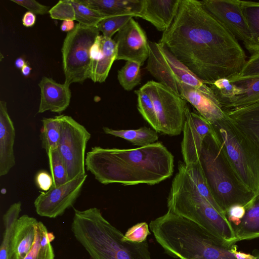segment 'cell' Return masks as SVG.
<instances>
[{"label":"cell","instance_id":"obj_40","mask_svg":"<svg viewBox=\"0 0 259 259\" xmlns=\"http://www.w3.org/2000/svg\"><path fill=\"white\" fill-rule=\"evenodd\" d=\"M150 234L147 223H138L127 230L123 240L134 243H142L146 241L147 237Z\"/></svg>","mask_w":259,"mask_h":259},{"label":"cell","instance_id":"obj_34","mask_svg":"<svg viewBox=\"0 0 259 259\" xmlns=\"http://www.w3.org/2000/svg\"><path fill=\"white\" fill-rule=\"evenodd\" d=\"M207 85L223 110L229 102L240 93V90L227 78L218 79Z\"/></svg>","mask_w":259,"mask_h":259},{"label":"cell","instance_id":"obj_13","mask_svg":"<svg viewBox=\"0 0 259 259\" xmlns=\"http://www.w3.org/2000/svg\"><path fill=\"white\" fill-rule=\"evenodd\" d=\"M204 8L244 45L250 39V32L240 0L201 1Z\"/></svg>","mask_w":259,"mask_h":259},{"label":"cell","instance_id":"obj_6","mask_svg":"<svg viewBox=\"0 0 259 259\" xmlns=\"http://www.w3.org/2000/svg\"><path fill=\"white\" fill-rule=\"evenodd\" d=\"M199 160L213 199L226 214L232 206H246L255 194L240 183L227 161L212 128L204 138Z\"/></svg>","mask_w":259,"mask_h":259},{"label":"cell","instance_id":"obj_47","mask_svg":"<svg viewBox=\"0 0 259 259\" xmlns=\"http://www.w3.org/2000/svg\"><path fill=\"white\" fill-rule=\"evenodd\" d=\"M31 67L27 62L25 65L21 69V72L23 76H28L30 74Z\"/></svg>","mask_w":259,"mask_h":259},{"label":"cell","instance_id":"obj_27","mask_svg":"<svg viewBox=\"0 0 259 259\" xmlns=\"http://www.w3.org/2000/svg\"><path fill=\"white\" fill-rule=\"evenodd\" d=\"M241 6L250 32V39L244 45L253 54L259 52V2L241 1Z\"/></svg>","mask_w":259,"mask_h":259},{"label":"cell","instance_id":"obj_30","mask_svg":"<svg viewBox=\"0 0 259 259\" xmlns=\"http://www.w3.org/2000/svg\"><path fill=\"white\" fill-rule=\"evenodd\" d=\"M21 211V202L18 201L11 204L3 215L5 231L1 245L0 259L8 258L11 239Z\"/></svg>","mask_w":259,"mask_h":259},{"label":"cell","instance_id":"obj_7","mask_svg":"<svg viewBox=\"0 0 259 259\" xmlns=\"http://www.w3.org/2000/svg\"><path fill=\"white\" fill-rule=\"evenodd\" d=\"M213 132L229 164L247 190L259 193V152L227 116L211 123Z\"/></svg>","mask_w":259,"mask_h":259},{"label":"cell","instance_id":"obj_33","mask_svg":"<svg viewBox=\"0 0 259 259\" xmlns=\"http://www.w3.org/2000/svg\"><path fill=\"white\" fill-rule=\"evenodd\" d=\"M70 2L74 9L75 20L81 25L97 26L101 21L108 17L89 7L81 0H70Z\"/></svg>","mask_w":259,"mask_h":259},{"label":"cell","instance_id":"obj_22","mask_svg":"<svg viewBox=\"0 0 259 259\" xmlns=\"http://www.w3.org/2000/svg\"><path fill=\"white\" fill-rule=\"evenodd\" d=\"M102 55L96 63L91 64L90 78L94 82H104L111 66L116 59L117 46L116 41L111 38L100 35Z\"/></svg>","mask_w":259,"mask_h":259},{"label":"cell","instance_id":"obj_35","mask_svg":"<svg viewBox=\"0 0 259 259\" xmlns=\"http://www.w3.org/2000/svg\"><path fill=\"white\" fill-rule=\"evenodd\" d=\"M51 175L53 179V187H58L69 181L65 163L58 149L47 153Z\"/></svg>","mask_w":259,"mask_h":259},{"label":"cell","instance_id":"obj_46","mask_svg":"<svg viewBox=\"0 0 259 259\" xmlns=\"http://www.w3.org/2000/svg\"><path fill=\"white\" fill-rule=\"evenodd\" d=\"M24 59L21 57L18 58L15 61V66L18 69H21L26 64Z\"/></svg>","mask_w":259,"mask_h":259},{"label":"cell","instance_id":"obj_20","mask_svg":"<svg viewBox=\"0 0 259 259\" xmlns=\"http://www.w3.org/2000/svg\"><path fill=\"white\" fill-rule=\"evenodd\" d=\"M225 112L229 119L259 152V102Z\"/></svg>","mask_w":259,"mask_h":259},{"label":"cell","instance_id":"obj_16","mask_svg":"<svg viewBox=\"0 0 259 259\" xmlns=\"http://www.w3.org/2000/svg\"><path fill=\"white\" fill-rule=\"evenodd\" d=\"M40 100L37 111L61 113L69 106L71 97L69 86L57 82L52 78L43 76L38 83Z\"/></svg>","mask_w":259,"mask_h":259},{"label":"cell","instance_id":"obj_36","mask_svg":"<svg viewBox=\"0 0 259 259\" xmlns=\"http://www.w3.org/2000/svg\"><path fill=\"white\" fill-rule=\"evenodd\" d=\"M136 17L134 14H126L108 16L101 21L97 25L99 31L103 35L111 38L118 32L133 17Z\"/></svg>","mask_w":259,"mask_h":259},{"label":"cell","instance_id":"obj_26","mask_svg":"<svg viewBox=\"0 0 259 259\" xmlns=\"http://www.w3.org/2000/svg\"><path fill=\"white\" fill-rule=\"evenodd\" d=\"M55 239L42 222L36 225L34 244L31 251L24 259H55V254L51 242Z\"/></svg>","mask_w":259,"mask_h":259},{"label":"cell","instance_id":"obj_18","mask_svg":"<svg viewBox=\"0 0 259 259\" xmlns=\"http://www.w3.org/2000/svg\"><path fill=\"white\" fill-rule=\"evenodd\" d=\"M181 0H142L137 17L151 23L160 31H165L173 22Z\"/></svg>","mask_w":259,"mask_h":259},{"label":"cell","instance_id":"obj_42","mask_svg":"<svg viewBox=\"0 0 259 259\" xmlns=\"http://www.w3.org/2000/svg\"><path fill=\"white\" fill-rule=\"evenodd\" d=\"M245 212V206L239 204L233 205L227 210L226 217L233 228L239 224Z\"/></svg>","mask_w":259,"mask_h":259},{"label":"cell","instance_id":"obj_31","mask_svg":"<svg viewBox=\"0 0 259 259\" xmlns=\"http://www.w3.org/2000/svg\"><path fill=\"white\" fill-rule=\"evenodd\" d=\"M186 171L199 193L203 196L220 213L226 216L224 212L217 204L207 184L200 160L197 163L186 165Z\"/></svg>","mask_w":259,"mask_h":259},{"label":"cell","instance_id":"obj_43","mask_svg":"<svg viewBox=\"0 0 259 259\" xmlns=\"http://www.w3.org/2000/svg\"><path fill=\"white\" fill-rule=\"evenodd\" d=\"M35 182L37 187L44 192L49 190L53 185V179L46 170H40L36 175Z\"/></svg>","mask_w":259,"mask_h":259},{"label":"cell","instance_id":"obj_37","mask_svg":"<svg viewBox=\"0 0 259 259\" xmlns=\"http://www.w3.org/2000/svg\"><path fill=\"white\" fill-rule=\"evenodd\" d=\"M137 96L138 109L143 118L157 132V116L153 101L145 92L139 89L135 91Z\"/></svg>","mask_w":259,"mask_h":259},{"label":"cell","instance_id":"obj_9","mask_svg":"<svg viewBox=\"0 0 259 259\" xmlns=\"http://www.w3.org/2000/svg\"><path fill=\"white\" fill-rule=\"evenodd\" d=\"M99 32L97 26L77 23L67 33L61 49L65 84L69 86L90 78V51Z\"/></svg>","mask_w":259,"mask_h":259},{"label":"cell","instance_id":"obj_14","mask_svg":"<svg viewBox=\"0 0 259 259\" xmlns=\"http://www.w3.org/2000/svg\"><path fill=\"white\" fill-rule=\"evenodd\" d=\"M116 60L133 61L143 65L149 57V41L145 32L133 18L117 32Z\"/></svg>","mask_w":259,"mask_h":259},{"label":"cell","instance_id":"obj_45","mask_svg":"<svg viewBox=\"0 0 259 259\" xmlns=\"http://www.w3.org/2000/svg\"><path fill=\"white\" fill-rule=\"evenodd\" d=\"M75 25L73 20H67L63 21L60 29L63 32H70L74 29Z\"/></svg>","mask_w":259,"mask_h":259},{"label":"cell","instance_id":"obj_2","mask_svg":"<svg viewBox=\"0 0 259 259\" xmlns=\"http://www.w3.org/2000/svg\"><path fill=\"white\" fill-rule=\"evenodd\" d=\"M174 157L159 142L133 149L92 147L85 169L100 183L124 186L157 184L173 174Z\"/></svg>","mask_w":259,"mask_h":259},{"label":"cell","instance_id":"obj_25","mask_svg":"<svg viewBox=\"0 0 259 259\" xmlns=\"http://www.w3.org/2000/svg\"><path fill=\"white\" fill-rule=\"evenodd\" d=\"M231 82L240 90V93L226 106L225 111L259 102V76Z\"/></svg>","mask_w":259,"mask_h":259},{"label":"cell","instance_id":"obj_12","mask_svg":"<svg viewBox=\"0 0 259 259\" xmlns=\"http://www.w3.org/2000/svg\"><path fill=\"white\" fill-rule=\"evenodd\" d=\"M87 175L81 176L58 187H52L46 192H40L34 205L38 215L56 218L71 207L78 197Z\"/></svg>","mask_w":259,"mask_h":259},{"label":"cell","instance_id":"obj_29","mask_svg":"<svg viewBox=\"0 0 259 259\" xmlns=\"http://www.w3.org/2000/svg\"><path fill=\"white\" fill-rule=\"evenodd\" d=\"M41 122L40 138L41 146L47 153L58 148L61 132V115L43 118Z\"/></svg>","mask_w":259,"mask_h":259},{"label":"cell","instance_id":"obj_4","mask_svg":"<svg viewBox=\"0 0 259 259\" xmlns=\"http://www.w3.org/2000/svg\"><path fill=\"white\" fill-rule=\"evenodd\" d=\"M71 231L91 259H152L146 241L123 240L124 235L97 207L74 209Z\"/></svg>","mask_w":259,"mask_h":259},{"label":"cell","instance_id":"obj_39","mask_svg":"<svg viewBox=\"0 0 259 259\" xmlns=\"http://www.w3.org/2000/svg\"><path fill=\"white\" fill-rule=\"evenodd\" d=\"M259 76V52L251 54L246 60L240 72L235 76L229 79L231 81L247 79Z\"/></svg>","mask_w":259,"mask_h":259},{"label":"cell","instance_id":"obj_23","mask_svg":"<svg viewBox=\"0 0 259 259\" xmlns=\"http://www.w3.org/2000/svg\"><path fill=\"white\" fill-rule=\"evenodd\" d=\"M245 207L243 217L234 228L237 242L259 237V193Z\"/></svg>","mask_w":259,"mask_h":259},{"label":"cell","instance_id":"obj_10","mask_svg":"<svg viewBox=\"0 0 259 259\" xmlns=\"http://www.w3.org/2000/svg\"><path fill=\"white\" fill-rule=\"evenodd\" d=\"M151 97L155 110L157 132L170 136L183 131L187 101L158 81H149L140 88Z\"/></svg>","mask_w":259,"mask_h":259},{"label":"cell","instance_id":"obj_5","mask_svg":"<svg viewBox=\"0 0 259 259\" xmlns=\"http://www.w3.org/2000/svg\"><path fill=\"white\" fill-rule=\"evenodd\" d=\"M178 168L167 197L168 210L194 222L226 244H235L237 237L227 217L199 193L184 162L179 161Z\"/></svg>","mask_w":259,"mask_h":259},{"label":"cell","instance_id":"obj_41","mask_svg":"<svg viewBox=\"0 0 259 259\" xmlns=\"http://www.w3.org/2000/svg\"><path fill=\"white\" fill-rule=\"evenodd\" d=\"M11 2L24 7L35 14L44 15L49 13L50 7L34 0H11Z\"/></svg>","mask_w":259,"mask_h":259},{"label":"cell","instance_id":"obj_17","mask_svg":"<svg viewBox=\"0 0 259 259\" xmlns=\"http://www.w3.org/2000/svg\"><path fill=\"white\" fill-rule=\"evenodd\" d=\"M38 221L27 214L18 219L11 239L7 259H24L34 244Z\"/></svg>","mask_w":259,"mask_h":259},{"label":"cell","instance_id":"obj_1","mask_svg":"<svg viewBox=\"0 0 259 259\" xmlns=\"http://www.w3.org/2000/svg\"><path fill=\"white\" fill-rule=\"evenodd\" d=\"M158 42L206 84L236 76L246 61L238 40L200 1L181 0Z\"/></svg>","mask_w":259,"mask_h":259},{"label":"cell","instance_id":"obj_21","mask_svg":"<svg viewBox=\"0 0 259 259\" xmlns=\"http://www.w3.org/2000/svg\"><path fill=\"white\" fill-rule=\"evenodd\" d=\"M180 97L190 103L199 114L211 123L227 116L219 102L196 89L183 84Z\"/></svg>","mask_w":259,"mask_h":259},{"label":"cell","instance_id":"obj_38","mask_svg":"<svg viewBox=\"0 0 259 259\" xmlns=\"http://www.w3.org/2000/svg\"><path fill=\"white\" fill-rule=\"evenodd\" d=\"M49 13L54 19L75 20V11L70 0L59 1L50 9Z\"/></svg>","mask_w":259,"mask_h":259},{"label":"cell","instance_id":"obj_32","mask_svg":"<svg viewBox=\"0 0 259 259\" xmlns=\"http://www.w3.org/2000/svg\"><path fill=\"white\" fill-rule=\"evenodd\" d=\"M141 64L136 61H127L118 71L117 79L122 88L132 91L139 84L141 80Z\"/></svg>","mask_w":259,"mask_h":259},{"label":"cell","instance_id":"obj_3","mask_svg":"<svg viewBox=\"0 0 259 259\" xmlns=\"http://www.w3.org/2000/svg\"><path fill=\"white\" fill-rule=\"evenodd\" d=\"M149 228L157 243L169 256L179 259H259L237 250L194 222L169 210L151 221Z\"/></svg>","mask_w":259,"mask_h":259},{"label":"cell","instance_id":"obj_11","mask_svg":"<svg viewBox=\"0 0 259 259\" xmlns=\"http://www.w3.org/2000/svg\"><path fill=\"white\" fill-rule=\"evenodd\" d=\"M91 136L86 128L71 116L61 115L58 150L66 165L69 180L86 175L85 154Z\"/></svg>","mask_w":259,"mask_h":259},{"label":"cell","instance_id":"obj_24","mask_svg":"<svg viewBox=\"0 0 259 259\" xmlns=\"http://www.w3.org/2000/svg\"><path fill=\"white\" fill-rule=\"evenodd\" d=\"M89 7L107 16L134 14L141 12L142 0H81Z\"/></svg>","mask_w":259,"mask_h":259},{"label":"cell","instance_id":"obj_19","mask_svg":"<svg viewBox=\"0 0 259 259\" xmlns=\"http://www.w3.org/2000/svg\"><path fill=\"white\" fill-rule=\"evenodd\" d=\"M16 136L13 122L8 113L7 103L0 101V176L8 174L15 164L14 145Z\"/></svg>","mask_w":259,"mask_h":259},{"label":"cell","instance_id":"obj_15","mask_svg":"<svg viewBox=\"0 0 259 259\" xmlns=\"http://www.w3.org/2000/svg\"><path fill=\"white\" fill-rule=\"evenodd\" d=\"M185 114L181 152L184 162L188 166L199 161L203 140L212 131V125L200 114L190 111L188 105Z\"/></svg>","mask_w":259,"mask_h":259},{"label":"cell","instance_id":"obj_28","mask_svg":"<svg viewBox=\"0 0 259 259\" xmlns=\"http://www.w3.org/2000/svg\"><path fill=\"white\" fill-rule=\"evenodd\" d=\"M104 132L108 135L122 138L139 147H144L155 142L158 139V132L146 126L136 130H113L103 127Z\"/></svg>","mask_w":259,"mask_h":259},{"label":"cell","instance_id":"obj_8","mask_svg":"<svg viewBox=\"0 0 259 259\" xmlns=\"http://www.w3.org/2000/svg\"><path fill=\"white\" fill-rule=\"evenodd\" d=\"M148 44L146 69L158 82L179 96L181 85L185 84L217 100L210 87L180 62L164 46L151 41Z\"/></svg>","mask_w":259,"mask_h":259},{"label":"cell","instance_id":"obj_44","mask_svg":"<svg viewBox=\"0 0 259 259\" xmlns=\"http://www.w3.org/2000/svg\"><path fill=\"white\" fill-rule=\"evenodd\" d=\"M22 22L23 26L26 27L33 26L36 22V15L30 11H27L23 16Z\"/></svg>","mask_w":259,"mask_h":259}]
</instances>
